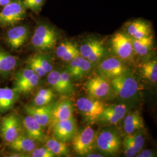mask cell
Here are the masks:
<instances>
[{
  "mask_svg": "<svg viewBox=\"0 0 157 157\" xmlns=\"http://www.w3.org/2000/svg\"><path fill=\"white\" fill-rule=\"evenodd\" d=\"M58 39V33L56 29L47 24L39 25L34 31L31 43L37 50L45 51L52 50Z\"/></svg>",
  "mask_w": 157,
  "mask_h": 157,
  "instance_id": "1",
  "label": "cell"
},
{
  "mask_svg": "<svg viewBox=\"0 0 157 157\" xmlns=\"http://www.w3.org/2000/svg\"><path fill=\"white\" fill-rule=\"evenodd\" d=\"M79 112L89 124H93L99 121L105 108L104 104L100 100L91 97H81L76 101Z\"/></svg>",
  "mask_w": 157,
  "mask_h": 157,
  "instance_id": "2",
  "label": "cell"
},
{
  "mask_svg": "<svg viewBox=\"0 0 157 157\" xmlns=\"http://www.w3.org/2000/svg\"><path fill=\"white\" fill-rule=\"evenodd\" d=\"M96 132L90 126L76 132L72 139L73 150L80 155H86L94 148Z\"/></svg>",
  "mask_w": 157,
  "mask_h": 157,
  "instance_id": "3",
  "label": "cell"
},
{
  "mask_svg": "<svg viewBox=\"0 0 157 157\" xmlns=\"http://www.w3.org/2000/svg\"><path fill=\"white\" fill-rule=\"evenodd\" d=\"M95 146L102 153L113 155L120 150L121 140L116 131L105 129L97 134Z\"/></svg>",
  "mask_w": 157,
  "mask_h": 157,
  "instance_id": "4",
  "label": "cell"
},
{
  "mask_svg": "<svg viewBox=\"0 0 157 157\" xmlns=\"http://www.w3.org/2000/svg\"><path fill=\"white\" fill-rule=\"evenodd\" d=\"M26 8L23 0H13L0 12V26H12L24 19Z\"/></svg>",
  "mask_w": 157,
  "mask_h": 157,
  "instance_id": "5",
  "label": "cell"
},
{
  "mask_svg": "<svg viewBox=\"0 0 157 157\" xmlns=\"http://www.w3.org/2000/svg\"><path fill=\"white\" fill-rule=\"evenodd\" d=\"M110 83L115 94L123 99L132 98L139 89L137 80L125 73L112 79Z\"/></svg>",
  "mask_w": 157,
  "mask_h": 157,
  "instance_id": "6",
  "label": "cell"
},
{
  "mask_svg": "<svg viewBox=\"0 0 157 157\" xmlns=\"http://www.w3.org/2000/svg\"><path fill=\"white\" fill-rule=\"evenodd\" d=\"M111 47L113 52L118 58L128 60L132 58L134 54L132 39L124 32H117L112 36Z\"/></svg>",
  "mask_w": 157,
  "mask_h": 157,
  "instance_id": "7",
  "label": "cell"
},
{
  "mask_svg": "<svg viewBox=\"0 0 157 157\" xmlns=\"http://www.w3.org/2000/svg\"><path fill=\"white\" fill-rule=\"evenodd\" d=\"M78 50L80 56L91 63L100 61L105 54V48L102 41L93 38L85 40Z\"/></svg>",
  "mask_w": 157,
  "mask_h": 157,
  "instance_id": "8",
  "label": "cell"
},
{
  "mask_svg": "<svg viewBox=\"0 0 157 157\" xmlns=\"http://www.w3.org/2000/svg\"><path fill=\"white\" fill-rule=\"evenodd\" d=\"M21 122L14 113L5 116L1 123V133L3 140L7 143H10L21 135L22 132Z\"/></svg>",
  "mask_w": 157,
  "mask_h": 157,
  "instance_id": "9",
  "label": "cell"
},
{
  "mask_svg": "<svg viewBox=\"0 0 157 157\" xmlns=\"http://www.w3.org/2000/svg\"><path fill=\"white\" fill-rule=\"evenodd\" d=\"M109 80L102 76H97L89 80L84 85L85 90L90 97L100 100L105 97L111 90Z\"/></svg>",
  "mask_w": 157,
  "mask_h": 157,
  "instance_id": "10",
  "label": "cell"
},
{
  "mask_svg": "<svg viewBox=\"0 0 157 157\" xmlns=\"http://www.w3.org/2000/svg\"><path fill=\"white\" fill-rule=\"evenodd\" d=\"M127 68L117 58H108L104 59L99 65L98 72L100 75L107 79H113L126 72Z\"/></svg>",
  "mask_w": 157,
  "mask_h": 157,
  "instance_id": "11",
  "label": "cell"
},
{
  "mask_svg": "<svg viewBox=\"0 0 157 157\" xmlns=\"http://www.w3.org/2000/svg\"><path fill=\"white\" fill-rule=\"evenodd\" d=\"M51 127L53 129L54 137L65 143L72 140L77 132L76 122L73 117L65 121L57 122Z\"/></svg>",
  "mask_w": 157,
  "mask_h": 157,
  "instance_id": "12",
  "label": "cell"
},
{
  "mask_svg": "<svg viewBox=\"0 0 157 157\" xmlns=\"http://www.w3.org/2000/svg\"><path fill=\"white\" fill-rule=\"evenodd\" d=\"M93 67V63L80 55L69 61L66 69L71 78L80 80L90 73Z\"/></svg>",
  "mask_w": 157,
  "mask_h": 157,
  "instance_id": "13",
  "label": "cell"
},
{
  "mask_svg": "<svg viewBox=\"0 0 157 157\" xmlns=\"http://www.w3.org/2000/svg\"><path fill=\"white\" fill-rule=\"evenodd\" d=\"M56 103L44 106L37 107L34 105H27L25 107V111L42 126L45 127L50 124L52 109Z\"/></svg>",
  "mask_w": 157,
  "mask_h": 157,
  "instance_id": "14",
  "label": "cell"
},
{
  "mask_svg": "<svg viewBox=\"0 0 157 157\" xmlns=\"http://www.w3.org/2000/svg\"><path fill=\"white\" fill-rule=\"evenodd\" d=\"M124 154L127 157H135L140 151L144 144L143 134L139 131L128 134L124 138L122 142Z\"/></svg>",
  "mask_w": 157,
  "mask_h": 157,
  "instance_id": "15",
  "label": "cell"
},
{
  "mask_svg": "<svg viewBox=\"0 0 157 157\" xmlns=\"http://www.w3.org/2000/svg\"><path fill=\"white\" fill-rule=\"evenodd\" d=\"M29 30L26 26H17L8 30L6 40L13 50L21 47L28 39Z\"/></svg>",
  "mask_w": 157,
  "mask_h": 157,
  "instance_id": "16",
  "label": "cell"
},
{
  "mask_svg": "<svg viewBox=\"0 0 157 157\" xmlns=\"http://www.w3.org/2000/svg\"><path fill=\"white\" fill-rule=\"evenodd\" d=\"M126 111L127 107L124 104L105 107L99 120L105 124H117L124 118Z\"/></svg>",
  "mask_w": 157,
  "mask_h": 157,
  "instance_id": "17",
  "label": "cell"
},
{
  "mask_svg": "<svg viewBox=\"0 0 157 157\" xmlns=\"http://www.w3.org/2000/svg\"><path fill=\"white\" fill-rule=\"evenodd\" d=\"M73 105L72 102L69 100L56 103L52 109L50 122L51 126L59 121H65L73 117Z\"/></svg>",
  "mask_w": 157,
  "mask_h": 157,
  "instance_id": "18",
  "label": "cell"
},
{
  "mask_svg": "<svg viewBox=\"0 0 157 157\" xmlns=\"http://www.w3.org/2000/svg\"><path fill=\"white\" fill-rule=\"evenodd\" d=\"M125 30L126 33L133 39H140L151 35L149 24L140 19L127 23L125 25Z\"/></svg>",
  "mask_w": 157,
  "mask_h": 157,
  "instance_id": "19",
  "label": "cell"
},
{
  "mask_svg": "<svg viewBox=\"0 0 157 157\" xmlns=\"http://www.w3.org/2000/svg\"><path fill=\"white\" fill-rule=\"evenodd\" d=\"M23 126L29 137L35 141L43 142L45 140L43 127L33 117L28 115L23 119Z\"/></svg>",
  "mask_w": 157,
  "mask_h": 157,
  "instance_id": "20",
  "label": "cell"
},
{
  "mask_svg": "<svg viewBox=\"0 0 157 157\" xmlns=\"http://www.w3.org/2000/svg\"><path fill=\"white\" fill-rule=\"evenodd\" d=\"M19 93L13 88H0V113L11 109L19 98Z\"/></svg>",
  "mask_w": 157,
  "mask_h": 157,
  "instance_id": "21",
  "label": "cell"
},
{
  "mask_svg": "<svg viewBox=\"0 0 157 157\" xmlns=\"http://www.w3.org/2000/svg\"><path fill=\"white\" fill-rule=\"evenodd\" d=\"M124 131L127 135L139 131L144 127L143 119L137 111L124 115Z\"/></svg>",
  "mask_w": 157,
  "mask_h": 157,
  "instance_id": "22",
  "label": "cell"
},
{
  "mask_svg": "<svg viewBox=\"0 0 157 157\" xmlns=\"http://www.w3.org/2000/svg\"><path fill=\"white\" fill-rule=\"evenodd\" d=\"M18 60L16 56L0 48V75H11L16 69Z\"/></svg>",
  "mask_w": 157,
  "mask_h": 157,
  "instance_id": "23",
  "label": "cell"
},
{
  "mask_svg": "<svg viewBox=\"0 0 157 157\" xmlns=\"http://www.w3.org/2000/svg\"><path fill=\"white\" fill-rule=\"evenodd\" d=\"M9 146L15 151L21 153H28L36 148L35 141L29 137L28 136L26 137L21 135H19L16 139L9 143Z\"/></svg>",
  "mask_w": 157,
  "mask_h": 157,
  "instance_id": "24",
  "label": "cell"
},
{
  "mask_svg": "<svg viewBox=\"0 0 157 157\" xmlns=\"http://www.w3.org/2000/svg\"><path fill=\"white\" fill-rule=\"evenodd\" d=\"M45 147L56 156H69L70 150L66 143L58 140L55 137L45 139Z\"/></svg>",
  "mask_w": 157,
  "mask_h": 157,
  "instance_id": "25",
  "label": "cell"
},
{
  "mask_svg": "<svg viewBox=\"0 0 157 157\" xmlns=\"http://www.w3.org/2000/svg\"><path fill=\"white\" fill-rule=\"evenodd\" d=\"M132 41L134 52L140 56H147L153 47V39L151 35L140 39H132Z\"/></svg>",
  "mask_w": 157,
  "mask_h": 157,
  "instance_id": "26",
  "label": "cell"
},
{
  "mask_svg": "<svg viewBox=\"0 0 157 157\" xmlns=\"http://www.w3.org/2000/svg\"><path fill=\"white\" fill-rule=\"evenodd\" d=\"M141 72L144 78L152 83L157 81V62L156 60L150 61L143 63L141 67Z\"/></svg>",
  "mask_w": 157,
  "mask_h": 157,
  "instance_id": "27",
  "label": "cell"
},
{
  "mask_svg": "<svg viewBox=\"0 0 157 157\" xmlns=\"http://www.w3.org/2000/svg\"><path fill=\"white\" fill-rule=\"evenodd\" d=\"M34 74L36 73L30 67L25 68L19 71L15 76L13 89L17 90L21 86L28 82Z\"/></svg>",
  "mask_w": 157,
  "mask_h": 157,
  "instance_id": "28",
  "label": "cell"
},
{
  "mask_svg": "<svg viewBox=\"0 0 157 157\" xmlns=\"http://www.w3.org/2000/svg\"><path fill=\"white\" fill-rule=\"evenodd\" d=\"M47 81L54 90L58 93L64 95L59 72L56 70L51 71L48 75Z\"/></svg>",
  "mask_w": 157,
  "mask_h": 157,
  "instance_id": "29",
  "label": "cell"
},
{
  "mask_svg": "<svg viewBox=\"0 0 157 157\" xmlns=\"http://www.w3.org/2000/svg\"><path fill=\"white\" fill-rule=\"evenodd\" d=\"M40 78L37 75L34 74L33 76L25 83L17 89V91L20 94H27L36 88L39 83Z\"/></svg>",
  "mask_w": 157,
  "mask_h": 157,
  "instance_id": "30",
  "label": "cell"
},
{
  "mask_svg": "<svg viewBox=\"0 0 157 157\" xmlns=\"http://www.w3.org/2000/svg\"><path fill=\"white\" fill-rule=\"evenodd\" d=\"M60 78L62 82L64 95L71 94L73 91V86L71 76L67 72H62L60 73Z\"/></svg>",
  "mask_w": 157,
  "mask_h": 157,
  "instance_id": "31",
  "label": "cell"
},
{
  "mask_svg": "<svg viewBox=\"0 0 157 157\" xmlns=\"http://www.w3.org/2000/svg\"><path fill=\"white\" fill-rule=\"evenodd\" d=\"M77 47V45L71 41H65L61 43L57 47L56 49V54L59 58H62L69 51Z\"/></svg>",
  "mask_w": 157,
  "mask_h": 157,
  "instance_id": "32",
  "label": "cell"
},
{
  "mask_svg": "<svg viewBox=\"0 0 157 157\" xmlns=\"http://www.w3.org/2000/svg\"><path fill=\"white\" fill-rule=\"evenodd\" d=\"M34 56L46 73H48L52 70V65L51 63L49 56L47 55L43 54H37L34 55Z\"/></svg>",
  "mask_w": 157,
  "mask_h": 157,
  "instance_id": "33",
  "label": "cell"
},
{
  "mask_svg": "<svg viewBox=\"0 0 157 157\" xmlns=\"http://www.w3.org/2000/svg\"><path fill=\"white\" fill-rule=\"evenodd\" d=\"M28 63L29 67L32 69L36 75H37L39 77H43L47 74V73L44 71V69H43V67H41V65L40 64L39 62L37 60V59L34 56L30 57L29 59Z\"/></svg>",
  "mask_w": 157,
  "mask_h": 157,
  "instance_id": "34",
  "label": "cell"
},
{
  "mask_svg": "<svg viewBox=\"0 0 157 157\" xmlns=\"http://www.w3.org/2000/svg\"><path fill=\"white\" fill-rule=\"evenodd\" d=\"M27 156L32 157H54L56 155L50 150L45 147L35 148L33 150L28 153Z\"/></svg>",
  "mask_w": 157,
  "mask_h": 157,
  "instance_id": "35",
  "label": "cell"
},
{
  "mask_svg": "<svg viewBox=\"0 0 157 157\" xmlns=\"http://www.w3.org/2000/svg\"><path fill=\"white\" fill-rule=\"evenodd\" d=\"M44 0H23V5L26 9L34 12L39 11L43 4Z\"/></svg>",
  "mask_w": 157,
  "mask_h": 157,
  "instance_id": "36",
  "label": "cell"
},
{
  "mask_svg": "<svg viewBox=\"0 0 157 157\" xmlns=\"http://www.w3.org/2000/svg\"><path fill=\"white\" fill-rule=\"evenodd\" d=\"M54 97L53 96H45L36 94L34 98L33 105L37 107L48 105L52 101Z\"/></svg>",
  "mask_w": 157,
  "mask_h": 157,
  "instance_id": "37",
  "label": "cell"
},
{
  "mask_svg": "<svg viewBox=\"0 0 157 157\" xmlns=\"http://www.w3.org/2000/svg\"><path fill=\"white\" fill-rule=\"evenodd\" d=\"M136 155L137 157H155V153L150 150H145L141 152H138Z\"/></svg>",
  "mask_w": 157,
  "mask_h": 157,
  "instance_id": "38",
  "label": "cell"
},
{
  "mask_svg": "<svg viewBox=\"0 0 157 157\" xmlns=\"http://www.w3.org/2000/svg\"><path fill=\"white\" fill-rule=\"evenodd\" d=\"M86 157H102L103 155H101L100 154H96V153H89L86 155Z\"/></svg>",
  "mask_w": 157,
  "mask_h": 157,
  "instance_id": "39",
  "label": "cell"
},
{
  "mask_svg": "<svg viewBox=\"0 0 157 157\" xmlns=\"http://www.w3.org/2000/svg\"><path fill=\"white\" fill-rule=\"evenodd\" d=\"M11 1V0H1L2 2V6H4L6 4H8V3H10Z\"/></svg>",
  "mask_w": 157,
  "mask_h": 157,
  "instance_id": "40",
  "label": "cell"
}]
</instances>
